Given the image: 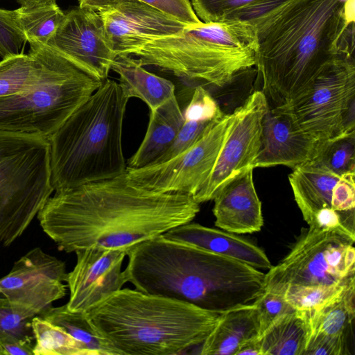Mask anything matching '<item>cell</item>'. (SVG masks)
Instances as JSON below:
<instances>
[{
	"instance_id": "obj_5",
	"label": "cell",
	"mask_w": 355,
	"mask_h": 355,
	"mask_svg": "<svg viewBox=\"0 0 355 355\" xmlns=\"http://www.w3.org/2000/svg\"><path fill=\"white\" fill-rule=\"evenodd\" d=\"M128 100L119 83L107 78L49 138L55 192L126 171L122 132Z\"/></svg>"
},
{
	"instance_id": "obj_4",
	"label": "cell",
	"mask_w": 355,
	"mask_h": 355,
	"mask_svg": "<svg viewBox=\"0 0 355 355\" xmlns=\"http://www.w3.org/2000/svg\"><path fill=\"white\" fill-rule=\"evenodd\" d=\"M119 355H175L200 345L220 314L170 297L120 289L85 312Z\"/></svg>"
},
{
	"instance_id": "obj_9",
	"label": "cell",
	"mask_w": 355,
	"mask_h": 355,
	"mask_svg": "<svg viewBox=\"0 0 355 355\" xmlns=\"http://www.w3.org/2000/svg\"><path fill=\"white\" fill-rule=\"evenodd\" d=\"M355 58L325 65L293 99L277 107L319 144L355 133Z\"/></svg>"
},
{
	"instance_id": "obj_15",
	"label": "cell",
	"mask_w": 355,
	"mask_h": 355,
	"mask_svg": "<svg viewBox=\"0 0 355 355\" xmlns=\"http://www.w3.org/2000/svg\"><path fill=\"white\" fill-rule=\"evenodd\" d=\"M97 12L116 55H131L149 42L176 35L188 26L137 0H117Z\"/></svg>"
},
{
	"instance_id": "obj_17",
	"label": "cell",
	"mask_w": 355,
	"mask_h": 355,
	"mask_svg": "<svg viewBox=\"0 0 355 355\" xmlns=\"http://www.w3.org/2000/svg\"><path fill=\"white\" fill-rule=\"evenodd\" d=\"M320 146L298 130L287 114L269 108L262 121L260 148L252 167L282 165L293 169L313 159Z\"/></svg>"
},
{
	"instance_id": "obj_1",
	"label": "cell",
	"mask_w": 355,
	"mask_h": 355,
	"mask_svg": "<svg viewBox=\"0 0 355 355\" xmlns=\"http://www.w3.org/2000/svg\"><path fill=\"white\" fill-rule=\"evenodd\" d=\"M200 204L189 194L141 187L127 176L57 191L37 217L44 232L66 252L90 247L121 250L191 222Z\"/></svg>"
},
{
	"instance_id": "obj_8",
	"label": "cell",
	"mask_w": 355,
	"mask_h": 355,
	"mask_svg": "<svg viewBox=\"0 0 355 355\" xmlns=\"http://www.w3.org/2000/svg\"><path fill=\"white\" fill-rule=\"evenodd\" d=\"M53 191L49 139L0 130V245L24 233Z\"/></svg>"
},
{
	"instance_id": "obj_41",
	"label": "cell",
	"mask_w": 355,
	"mask_h": 355,
	"mask_svg": "<svg viewBox=\"0 0 355 355\" xmlns=\"http://www.w3.org/2000/svg\"><path fill=\"white\" fill-rule=\"evenodd\" d=\"M6 355H33V346L17 342L1 343Z\"/></svg>"
},
{
	"instance_id": "obj_44",
	"label": "cell",
	"mask_w": 355,
	"mask_h": 355,
	"mask_svg": "<svg viewBox=\"0 0 355 355\" xmlns=\"http://www.w3.org/2000/svg\"><path fill=\"white\" fill-rule=\"evenodd\" d=\"M21 7L32 8L56 3V0H17Z\"/></svg>"
},
{
	"instance_id": "obj_25",
	"label": "cell",
	"mask_w": 355,
	"mask_h": 355,
	"mask_svg": "<svg viewBox=\"0 0 355 355\" xmlns=\"http://www.w3.org/2000/svg\"><path fill=\"white\" fill-rule=\"evenodd\" d=\"M354 297L355 282L322 306L302 311L308 324L309 336L321 335L347 339L355 318Z\"/></svg>"
},
{
	"instance_id": "obj_10",
	"label": "cell",
	"mask_w": 355,
	"mask_h": 355,
	"mask_svg": "<svg viewBox=\"0 0 355 355\" xmlns=\"http://www.w3.org/2000/svg\"><path fill=\"white\" fill-rule=\"evenodd\" d=\"M355 237L309 227L288 254L265 273L264 291L291 284H337L355 279Z\"/></svg>"
},
{
	"instance_id": "obj_33",
	"label": "cell",
	"mask_w": 355,
	"mask_h": 355,
	"mask_svg": "<svg viewBox=\"0 0 355 355\" xmlns=\"http://www.w3.org/2000/svg\"><path fill=\"white\" fill-rule=\"evenodd\" d=\"M313 159L338 175L355 172V133L322 144Z\"/></svg>"
},
{
	"instance_id": "obj_36",
	"label": "cell",
	"mask_w": 355,
	"mask_h": 355,
	"mask_svg": "<svg viewBox=\"0 0 355 355\" xmlns=\"http://www.w3.org/2000/svg\"><path fill=\"white\" fill-rule=\"evenodd\" d=\"M252 303L257 313L259 336L277 319L295 311L282 294L267 291L261 293Z\"/></svg>"
},
{
	"instance_id": "obj_6",
	"label": "cell",
	"mask_w": 355,
	"mask_h": 355,
	"mask_svg": "<svg viewBox=\"0 0 355 355\" xmlns=\"http://www.w3.org/2000/svg\"><path fill=\"white\" fill-rule=\"evenodd\" d=\"M257 30L239 20L201 22L179 33L154 40L131 56L184 80L218 87L255 66Z\"/></svg>"
},
{
	"instance_id": "obj_18",
	"label": "cell",
	"mask_w": 355,
	"mask_h": 355,
	"mask_svg": "<svg viewBox=\"0 0 355 355\" xmlns=\"http://www.w3.org/2000/svg\"><path fill=\"white\" fill-rule=\"evenodd\" d=\"M249 169L227 183L213 200L215 225L233 234L259 232L263 225L261 202Z\"/></svg>"
},
{
	"instance_id": "obj_14",
	"label": "cell",
	"mask_w": 355,
	"mask_h": 355,
	"mask_svg": "<svg viewBox=\"0 0 355 355\" xmlns=\"http://www.w3.org/2000/svg\"><path fill=\"white\" fill-rule=\"evenodd\" d=\"M46 46L101 81L117 56L98 12L79 7L65 13Z\"/></svg>"
},
{
	"instance_id": "obj_34",
	"label": "cell",
	"mask_w": 355,
	"mask_h": 355,
	"mask_svg": "<svg viewBox=\"0 0 355 355\" xmlns=\"http://www.w3.org/2000/svg\"><path fill=\"white\" fill-rule=\"evenodd\" d=\"M223 115L218 103L202 85L195 87L191 100L183 112L185 121L214 122Z\"/></svg>"
},
{
	"instance_id": "obj_7",
	"label": "cell",
	"mask_w": 355,
	"mask_h": 355,
	"mask_svg": "<svg viewBox=\"0 0 355 355\" xmlns=\"http://www.w3.org/2000/svg\"><path fill=\"white\" fill-rule=\"evenodd\" d=\"M42 54L39 83L0 97V130L49 139L103 83L46 45Z\"/></svg>"
},
{
	"instance_id": "obj_11",
	"label": "cell",
	"mask_w": 355,
	"mask_h": 355,
	"mask_svg": "<svg viewBox=\"0 0 355 355\" xmlns=\"http://www.w3.org/2000/svg\"><path fill=\"white\" fill-rule=\"evenodd\" d=\"M235 119V110L224 114L186 150L160 163L139 168H127V176L150 191L193 197L210 175Z\"/></svg>"
},
{
	"instance_id": "obj_38",
	"label": "cell",
	"mask_w": 355,
	"mask_h": 355,
	"mask_svg": "<svg viewBox=\"0 0 355 355\" xmlns=\"http://www.w3.org/2000/svg\"><path fill=\"white\" fill-rule=\"evenodd\" d=\"M355 172L340 175L334 186L331 200V207L354 220L355 207Z\"/></svg>"
},
{
	"instance_id": "obj_16",
	"label": "cell",
	"mask_w": 355,
	"mask_h": 355,
	"mask_svg": "<svg viewBox=\"0 0 355 355\" xmlns=\"http://www.w3.org/2000/svg\"><path fill=\"white\" fill-rule=\"evenodd\" d=\"M76 263L67 273L65 282L69 290L66 304L73 312H85L127 282L122 264L124 250L90 247L75 252Z\"/></svg>"
},
{
	"instance_id": "obj_37",
	"label": "cell",
	"mask_w": 355,
	"mask_h": 355,
	"mask_svg": "<svg viewBox=\"0 0 355 355\" xmlns=\"http://www.w3.org/2000/svg\"><path fill=\"white\" fill-rule=\"evenodd\" d=\"M216 121L207 122L184 120V123L171 146L152 164L168 160L186 150Z\"/></svg>"
},
{
	"instance_id": "obj_31",
	"label": "cell",
	"mask_w": 355,
	"mask_h": 355,
	"mask_svg": "<svg viewBox=\"0 0 355 355\" xmlns=\"http://www.w3.org/2000/svg\"><path fill=\"white\" fill-rule=\"evenodd\" d=\"M36 315L31 311L0 297V343L17 342L33 345L35 339L32 320Z\"/></svg>"
},
{
	"instance_id": "obj_45",
	"label": "cell",
	"mask_w": 355,
	"mask_h": 355,
	"mask_svg": "<svg viewBox=\"0 0 355 355\" xmlns=\"http://www.w3.org/2000/svg\"><path fill=\"white\" fill-rule=\"evenodd\" d=\"M0 355H6L4 349L3 348L1 343H0Z\"/></svg>"
},
{
	"instance_id": "obj_13",
	"label": "cell",
	"mask_w": 355,
	"mask_h": 355,
	"mask_svg": "<svg viewBox=\"0 0 355 355\" xmlns=\"http://www.w3.org/2000/svg\"><path fill=\"white\" fill-rule=\"evenodd\" d=\"M67 275L63 261L35 248L0 279V294L12 304L41 315L66 295L67 286L63 282Z\"/></svg>"
},
{
	"instance_id": "obj_42",
	"label": "cell",
	"mask_w": 355,
	"mask_h": 355,
	"mask_svg": "<svg viewBox=\"0 0 355 355\" xmlns=\"http://www.w3.org/2000/svg\"><path fill=\"white\" fill-rule=\"evenodd\" d=\"M242 354L261 355L258 337L245 341L239 347L235 355Z\"/></svg>"
},
{
	"instance_id": "obj_21",
	"label": "cell",
	"mask_w": 355,
	"mask_h": 355,
	"mask_svg": "<svg viewBox=\"0 0 355 355\" xmlns=\"http://www.w3.org/2000/svg\"><path fill=\"white\" fill-rule=\"evenodd\" d=\"M184 123L176 96L150 110L148 126L137 150L127 168H139L152 164L171 146Z\"/></svg>"
},
{
	"instance_id": "obj_43",
	"label": "cell",
	"mask_w": 355,
	"mask_h": 355,
	"mask_svg": "<svg viewBox=\"0 0 355 355\" xmlns=\"http://www.w3.org/2000/svg\"><path fill=\"white\" fill-rule=\"evenodd\" d=\"M117 0H78L79 8L98 11L114 4Z\"/></svg>"
},
{
	"instance_id": "obj_2",
	"label": "cell",
	"mask_w": 355,
	"mask_h": 355,
	"mask_svg": "<svg viewBox=\"0 0 355 355\" xmlns=\"http://www.w3.org/2000/svg\"><path fill=\"white\" fill-rule=\"evenodd\" d=\"M257 33V81L275 108L297 96L327 64L355 58V0H292Z\"/></svg>"
},
{
	"instance_id": "obj_40",
	"label": "cell",
	"mask_w": 355,
	"mask_h": 355,
	"mask_svg": "<svg viewBox=\"0 0 355 355\" xmlns=\"http://www.w3.org/2000/svg\"><path fill=\"white\" fill-rule=\"evenodd\" d=\"M347 339L321 335H310L304 355L348 354Z\"/></svg>"
},
{
	"instance_id": "obj_29",
	"label": "cell",
	"mask_w": 355,
	"mask_h": 355,
	"mask_svg": "<svg viewBox=\"0 0 355 355\" xmlns=\"http://www.w3.org/2000/svg\"><path fill=\"white\" fill-rule=\"evenodd\" d=\"M16 10L18 24L30 45H46L65 15L56 3Z\"/></svg>"
},
{
	"instance_id": "obj_30",
	"label": "cell",
	"mask_w": 355,
	"mask_h": 355,
	"mask_svg": "<svg viewBox=\"0 0 355 355\" xmlns=\"http://www.w3.org/2000/svg\"><path fill=\"white\" fill-rule=\"evenodd\" d=\"M33 355H89L85 347L60 327L35 315Z\"/></svg>"
},
{
	"instance_id": "obj_3",
	"label": "cell",
	"mask_w": 355,
	"mask_h": 355,
	"mask_svg": "<svg viewBox=\"0 0 355 355\" xmlns=\"http://www.w3.org/2000/svg\"><path fill=\"white\" fill-rule=\"evenodd\" d=\"M127 256L123 273L136 290L210 312L250 304L265 288L260 270L162 234L134 246Z\"/></svg>"
},
{
	"instance_id": "obj_20",
	"label": "cell",
	"mask_w": 355,
	"mask_h": 355,
	"mask_svg": "<svg viewBox=\"0 0 355 355\" xmlns=\"http://www.w3.org/2000/svg\"><path fill=\"white\" fill-rule=\"evenodd\" d=\"M340 175L312 159L293 169L288 176L295 200L308 225L322 208H331L332 191Z\"/></svg>"
},
{
	"instance_id": "obj_22",
	"label": "cell",
	"mask_w": 355,
	"mask_h": 355,
	"mask_svg": "<svg viewBox=\"0 0 355 355\" xmlns=\"http://www.w3.org/2000/svg\"><path fill=\"white\" fill-rule=\"evenodd\" d=\"M259 325L253 303L220 314L218 321L200 345L202 355H235L245 341L259 337Z\"/></svg>"
},
{
	"instance_id": "obj_24",
	"label": "cell",
	"mask_w": 355,
	"mask_h": 355,
	"mask_svg": "<svg viewBox=\"0 0 355 355\" xmlns=\"http://www.w3.org/2000/svg\"><path fill=\"white\" fill-rule=\"evenodd\" d=\"M292 0H191L198 17L205 23L247 21L258 31Z\"/></svg>"
},
{
	"instance_id": "obj_35",
	"label": "cell",
	"mask_w": 355,
	"mask_h": 355,
	"mask_svg": "<svg viewBox=\"0 0 355 355\" xmlns=\"http://www.w3.org/2000/svg\"><path fill=\"white\" fill-rule=\"evenodd\" d=\"M26 42L17 20V10L0 8V56L17 55Z\"/></svg>"
},
{
	"instance_id": "obj_39",
	"label": "cell",
	"mask_w": 355,
	"mask_h": 355,
	"mask_svg": "<svg viewBox=\"0 0 355 355\" xmlns=\"http://www.w3.org/2000/svg\"><path fill=\"white\" fill-rule=\"evenodd\" d=\"M188 25L199 24L202 21L196 15L189 0H137Z\"/></svg>"
},
{
	"instance_id": "obj_26",
	"label": "cell",
	"mask_w": 355,
	"mask_h": 355,
	"mask_svg": "<svg viewBox=\"0 0 355 355\" xmlns=\"http://www.w3.org/2000/svg\"><path fill=\"white\" fill-rule=\"evenodd\" d=\"M308 337L304 312L295 310L277 319L258 338L261 355H304Z\"/></svg>"
},
{
	"instance_id": "obj_32",
	"label": "cell",
	"mask_w": 355,
	"mask_h": 355,
	"mask_svg": "<svg viewBox=\"0 0 355 355\" xmlns=\"http://www.w3.org/2000/svg\"><path fill=\"white\" fill-rule=\"evenodd\" d=\"M337 284H291L280 293L286 302L297 311H310L318 308L338 295L352 282Z\"/></svg>"
},
{
	"instance_id": "obj_27",
	"label": "cell",
	"mask_w": 355,
	"mask_h": 355,
	"mask_svg": "<svg viewBox=\"0 0 355 355\" xmlns=\"http://www.w3.org/2000/svg\"><path fill=\"white\" fill-rule=\"evenodd\" d=\"M42 46L31 45L28 54L0 61V97L20 94L39 83L44 68Z\"/></svg>"
},
{
	"instance_id": "obj_19",
	"label": "cell",
	"mask_w": 355,
	"mask_h": 355,
	"mask_svg": "<svg viewBox=\"0 0 355 355\" xmlns=\"http://www.w3.org/2000/svg\"><path fill=\"white\" fill-rule=\"evenodd\" d=\"M165 238L245 263L257 269L269 270L271 263L257 245L236 234L193 223L176 226L164 233Z\"/></svg>"
},
{
	"instance_id": "obj_23",
	"label": "cell",
	"mask_w": 355,
	"mask_h": 355,
	"mask_svg": "<svg viewBox=\"0 0 355 355\" xmlns=\"http://www.w3.org/2000/svg\"><path fill=\"white\" fill-rule=\"evenodd\" d=\"M111 70L119 75V85L128 98L144 101L154 110L175 96V85L169 80L148 71L137 58L129 55H118Z\"/></svg>"
},
{
	"instance_id": "obj_28",
	"label": "cell",
	"mask_w": 355,
	"mask_h": 355,
	"mask_svg": "<svg viewBox=\"0 0 355 355\" xmlns=\"http://www.w3.org/2000/svg\"><path fill=\"white\" fill-rule=\"evenodd\" d=\"M65 330L78 341L89 355H119L116 349L92 326L85 312H73L67 305L52 306L39 315Z\"/></svg>"
},
{
	"instance_id": "obj_12",
	"label": "cell",
	"mask_w": 355,
	"mask_h": 355,
	"mask_svg": "<svg viewBox=\"0 0 355 355\" xmlns=\"http://www.w3.org/2000/svg\"><path fill=\"white\" fill-rule=\"evenodd\" d=\"M269 110L265 95L255 90L235 109L236 119L213 169L193 196L199 204L211 200L229 182L249 169L259 153L262 121Z\"/></svg>"
}]
</instances>
